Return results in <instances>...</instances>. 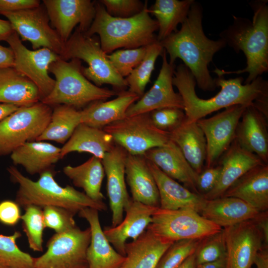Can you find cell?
Wrapping results in <instances>:
<instances>
[{
  "mask_svg": "<svg viewBox=\"0 0 268 268\" xmlns=\"http://www.w3.org/2000/svg\"><path fill=\"white\" fill-rule=\"evenodd\" d=\"M214 80L220 91L210 98H200L191 71L184 64L177 67L172 82L182 98L186 123L197 122L214 112L236 105L254 106L268 117V82L261 76L244 84L242 77L226 79L218 76Z\"/></svg>",
  "mask_w": 268,
  "mask_h": 268,
  "instance_id": "6da1fadb",
  "label": "cell"
},
{
  "mask_svg": "<svg viewBox=\"0 0 268 268\" xmlns=\"http://www.w3.org/2000/svg\"><path fill=\"white\" fill-rule=\"evenodd\" d=\"M202 9L194 1L180 29L160 42L169 55V63L174 65L177 58L193 75L201 90L213 91L216 86L208 70V66L216 53L226 46L221 38H208L202 28Z\"/></svg>",
  "mask_w": 268,
  "mask_h": 268,
  "instance_id": "7a4b0ae2",
  "label": "cell"
},
{
  "mask_svg": "<svg viewBox=\"0 0 268 268\" xmlns=\"http://www.w3.org/2000/svg\"><path fill=\"white\" fill-rule=\"evenodd\" d=\"M268 1L250 2L253 11L252 20L233 15V22L220 33V38L237 53L242 51L246 58V67L235 71L216 68L218 76L248 73L244 83H250L268 70Z\"/></svg>",
  "mask_w": 268,
  "mask_h": 268,
  "instance_id": "3957f363",
  "label": "cell"
},
{
  "mask_svg": "<svg viewBox=\"0 0 268 268\" xmlns=\"http://www.w3.org/2000/svg\"><path fill=\"white\" fill-rule=\"evenodd\" d=\"M148 9L146 0L137 14L125 18L115 17L98 1L95 17L85 33L89 36L98 34L101 47L106 54L121 48L146 47L157 41L154 32L158 29L156 20L150 17Z\"/></svg>",
  "mask_w": 268,
  "mask_h": 268,
  "instance_id": "277c9868",
  "label": "cell"
},
{
  "mask_svg": "<svg viewBox=\"0 0 268 268\" xmlns=\"http://www.w3.org/2000/svg\"><path fill=\"white\" fill-rule=\"evenodd\" d=\"M7 170L11 181L19 185L15 201L23 208L30 205L42 208L55 206L66 208L75 214L86 207L98 211L107 210L103 201H94L71 186L63 187L59 185L55 180L56 173L53 169L41 174L36 181L24 176L14 166H9Z\"/></svg>",
  "mask_w": 268,
  "mask_h": 268,
  "instance_id": "5b68a950",
  "label": "cell"
},
{
  "mask_svg": "<svg viewBox=\"0 0 268 268\" xmlns=\"http://www.w3.org/2000/svg\"><path fill=\"white\" fill-rule=\"evenodd\" d=\"M81 61H65L60 57L49 66V72L55 77L51 92L41 102L50 106L66 105L77 109L97 101H104L119 92L95 85L82 72Z\"/></svg>",
  "mask_w": 268,
  "mask_h": 268,
  "instance_id": "8992f818",
  "label": "cell"
},
{
  "mask_svg": "<svg viewBox=\"0 0 268 268\" xmlns=\"http://www.w3.org/2000/svg\"><path fill=\"white\" fill-rule=\"evenodd\" d=\"M102 49L100 41L89 36L76 27L65 43L64 50L60 58L65 61L77 59L84 61L88 67L82 66L85 77L100 87L104 84L111 85L120 92L128 87L125 78L115 70Z\"/></svg>",
  "mask_w": 268,
  "mask_h": 268,
  "instance_id": "52a82bcc",
  "label": "cell"
},
{
  "mask_svg": "<svg viewBox=\"0 0 268 268\" xmlns=\"http://www.w3.org/2000/svg\"><path fill=\"white\" fill-rule=\"evenodd\" d=\"M53 110L39 102L20 107L0 122V156L10 154L26 142L35 141L48 125Z\"/></svg>",
  "mask_w": 268,
  "mask_h": 268,
  "instance_id": "ba28073f",
  "label": "cell"
},
{
  "mask_svg": "<svg viewBox=\"0 0 268 268\" xmlns=\"http://www.w3.org/2000/svg\"><path fill=\"white\" fill-rule=\"evenodd\" d=\"M147 229L160 239L174 243L203 239L222 228L191 209L168 210L158 207Z\"/></svg>",
  "mask_w": 268,
  "mask_h": 268,
  "instance_id": "9c48e42d",
  "label": "cell"
},
{
  "mask_svg": "<svg viewBox=\"0 0 268 268\" xmlns=\"http://www.w3.org/2000/svg\"><path fill=\"white\" fill-rule=\"evenodd\" d=\"M103 129L111 135L115 144L131 155H143L149 149L164 146L171 140L169 132L155 126L150 113L126 117Z\"/></svg>",
  "mask_w": 268,
  "mask_h": 268,
  "instance_id": "30bf717a",
  "label": "cell"
},
{
  "mask_svg": "<svg viewBox=\"0 0 268 268\" xmlns=\"http://www.w3.org/2000/svg\"><path fill=\"white\" fill-rule=\"evenodd\" d=\"M90 239L89 227L81 230L76 226L56 233L48 240L46 252L34 258V268H88L86 252Z\"/></svg>",
  "mask_w": 268,
  "mask_h": 268,
  "instance_id": "8fae6325",
  "label": "cell"
},
{
  "mask_svg": "<svg viewBox=\"0 0 268 268\" xmlns=\"http://www.w3.org/2000/svg\"><path fill=\"white\" fill-rule=\"evenodd\" d=\"M22 41H29L33 50L46 48L60 57L65 47L56 31L50 24L47 10L43 5L11 12H1Z\"/></svg>",
  "mask_w": 268,
  "mask_h": 268,
  "instance_id": "7c38bea8",
  "label": "cell"
},
{
  "mask_svg": "<svg viewBox=\"0 0 268 268\" xmlns=\"http://www.w3.org/2000/svg\"><path fill=\"white\" fill-rule=\"evenodd\" d=\"M6 42L14 53L13 67L36 85L41 101L54 87L55 80L49 75V67L60 56L46 48L35 50L28 49L15 31Z\"/></svg>",
  "mask_w": 268,
  "mask_h": 268,
  "instance_id": "4fadbf2b",
  "label": "cell"
},
{
  "mask_svg": "<svg viewBox=\"0 0 268 268\" xmlns=\"http://www.w3.org/2000/svg\"><path fill=\"white\" fill-rule=\"evenodd\" d=\"M246 107L241 105L232 106L210 118L197 122L206 141L205 167L216 165L235 140L238 124Z\"/></svg>",
  "mask_w": 268,
  "mask_h": 268,
  "instance_id": "5bb4252c",
  "label": "cell"
},
{
  "mask_svg": "<svg viewBox=\"0 0 268 268\" xmlns=\"http://www.w3.org/2000/svg\"><path fill=\"white\" fill-rule=\"evenodd\" d=\"M223 229L226 250L225 268H252L257 253L265 244L254 219Z\"/></svg>",
  "mask_w": 268,
  "mask_h": 268,
  "instance_id": "9a60e30c",
  "label": "cell"
},
{
  "mask_svg": "<svg viewBox=\"0 0 268 268\" xmlns=\"http://www.w3.org/2000/svg\"><path fill=\"white\" fill-rule=\"evenodd\" d=\"M51 26L64 43L74 27L85 33L95 17V2L90 0H43Z\"/></svg>",
  "mask_w": 268,
  "mask_h": 268,
  "instance_id": "2e32d148",
  "label": "cell"
},
{
  "mask_svg": "<svg viewBox=\"0 0 268 268\" xmlns=\"http://www.w3.org/2000/svg\"><path fill=\"white\" fill-rule=\"evenodd\" d=\"M162 64L158 76L151 88L136 102L131 105L126 117L150 113L164 108H177L184 110L182 98L173 89L174 65L169 63L164 49L161 55Z\"/></svg>",
  "mask_w": 268,
  "mask_h": 268,
  "instance_id": "e0dca14e",
  "label": "cell"
},
{
  "mask_svg": "<svg viewBox=\"0 0 268 268\" xmlns=\"http://www.w3.org/2000/svg\"><path fill=\"white\" fill-rule=\"evenodd\" d=\"M128 153L121 146L114 145L102 159L107 177V192L112 211L111 227L123 219L126 206L131 198L126 183L125 163Z\"/></svg>",
  "mask_w": 268,
  "mask_h": 268,
  "instance_id": "ac0fdd59",
  "label": "cell"
},
{
  "mask_svg": "<svg viewBox=\"0 0 268 268\" xmlns=\"http://www.w3.org/2000/svg\"><path fill=\"white\" fill-rule=\"evenodd\" d=\"M158 207L145 205L131 198L124 211L125 217L115 227H105L104 233L110 243L125 257V244L129 239L139 237L152 221V216Z\"/></svg>",
  "mask_w": 268,
  "mask_h": 268,
  "instance_id": "d6986e66",
  "label": "cell"
},
{
  "mask_svg": "<svg viewBox=\"0 0 268 268\" xmlns=\"http://www.w3.org/2000/svg\"><path fill=\"white\" fill-rule=\"evenodd\" d=\"M221 171L214 188L203 196L210 200L221 197L225 191L239 178L248 171L265 164L255 154L241 147L234 140L220 158Z\"/></svg>",
  "mask_w": 268,
  "mask_h": 268,
  "instance_id": "ffe728a7",
  "label": "cell"
},
{
  "mask_svg": "<svg viewBox=\"0 0 268 268\" xmlns=\"http://www.w3.org/2000/svg\"><path fill=\"white\" fill-rule=\"evenodd\" d=\"M143 155L167 176L182 183L191 191L199 194L197 189L199 174L174 142L170 140L164 146L150 149Z\"/></svg>",
  "mask_w": 268,
  "mask_h": 268,
  "instance_id": "44dd1931",
  "label": "cell"
},
{
  "mask_svg": "<svg viewBox=\"0 0 268 268\" xmlns=\"http://www.w3.org/2000/svg\"><path fill=\"white\" fill-rule=\"evenodd\" d=\"M98 210L89 207L78 212L80 217L87 220L91 231V239L87 250L88 268H120L125 257L111 246L100 225Z\"/></svg>",
  "mask_w": 268,
  "mask_h": 268,
  "instance_id": "7402d4cb",
  "label": "cell"
},
{
  "mask_svg": "<svg viewBox=\"0 0 268 268\" xmlns=\"http://www.w3.org/2000/svg\"><path fill=\"white\" fill-rule=\"evenodd\" d=\"M268 117L254 106L246 108L238 124L235 140L244 149L268 165Z\"/></svg>",
  "mask_w": 268,
  "mask_h": 268,
  "instance_id": "603a6c76",
  "label": "cell"
},
{
  "mask_svg": "<svg viewBox=\"0 0 268 268\" xmlns=\"http://www.w3.org/2000/svg\"><path fill=\"white\" fill-rule=\"evenodd\" d=\"M147 163L158 190L159 208L168 210L191 209L200 214L206 201L202 195L181 185L152 163L147 161Z\"/></svg>",
  "mask_w": 268,
  "mask_h": 268,
  "instance_id": "cb8c5ba5",
  "label": "cell"
},
{
  "mask_svg": "<svg viewBox=\"0 0 268 268\" xmlns=\"http://www.w3.org/2000/svg\"><path fill=\"white\" fill-rule=\"evenodd\" d=\"M221 197L236 198L259 212L268 211V165H260L248 171L235 181Z\"/></svg>",
  "mask_w": 268,
  "mask_h": 268,
  "instance_id": "d4e9b609",
  "label": "cell"
},
{
  "mask_svg": "<svg viewBox=\"0 0 268 268\" xmlns=\"http://www.w3.org/2000/svg\"><path fill=\"white\" fill-rule=\"evenodd\" d=\"M125 177L133 200L152 207H159L157 186L143 155L128 153L125 163Z\"/></svg>",
  "mask_w": 268,
  "mask_h": 268,
  "instance_id": "484cf974",
  "label": "cell"
},
{
  "mask_svg": "<svg viewBox=\"0 0 268 268\" xmlns=\"http://www.w3.org/2000/svg\"><path fill=\"white\" fill-rule=\"evenodd\" d=\"M140 97L126 90L109 101H97L86 106L81 111V122L88 126L103 129L106 126L126 117L129 107Z\"/></svg>",
  "mask_w": 268,
  "mask_h": 268,
  "instance_id": "4316f807",
  "label": "cell"
},
{
  "mask_svg": "<svg viewBox=\"0 0 268 268\" xmlns=\"http://www.w3.org/2000/svg\"><path fill=\"white\" fill-rule=\"evenodd\" d=\"M260 212L243 201L221 197L207 200L200 214L221 228L231 226L255 218Z\"/></svg>",
  "mask_w": 268,
  "mask_h": 268,
  "instance_id": "83f0119b",
  "label": "cell"
},
{
  "mask_svg": "<svg viewBox=\"0 0 268 268\" xmlns=\"http://www.w3.org/2000/svg\"><path fill=\"white\" fill-rule=\"evenodd\" d=\"M61 148L44 141L24 143L10 153L14 165L23 166L30 175L53 169V166L61 159Z\"/></svg>",
  "mask_w": 268,
  "mask_h": 268,
  "instance_id": "f1b7e54d",
  "label": "cell"
},
{
  "mask_svg": "<svg viewBox=\"0 0 268 268\" xmlns=\"http://www.w3.org/2000/svg\"><path fill=\"white\" fill-rule=\"evenodd\" d=\"M146 230L136 239L125 244V260L120 268H155L172 244Z\"/></svg>",
  "mask_w": 268,
  "mask_h": 268,
  "instance_id": "f546056e",
  "label": "cell"
},
{
  "mask_svg": "<svg viewBox=\"0 0 268 268\" xmlns=\"http://www.w3.org/2000/svg\"><path fill=\"white\" fill-rule=\"evenodd\" d=\"M40 101L37 87L28 78L13 67L0 68V103L20 107Z\"/></svg>",
  "mask_w": 268,
  "mask_h": 268,
  "instance_id": "4dcf8cb0",
  "label": "cell"
},
{
  "mask_svg": "<svg viewBox=\"0 0 268 268\" xmlns=\"http://www.w3.org/2000/svg\"><path fill=\"white\" fill-rule=\"evenodd\" d=\"M170 140L180 148L187 161L199 174L204 168L206 156V141L197 122L185 121L169 132Z\"/></svg>",
  "mask_w": 268,
  "mask_h": 268,
  "instance_id": "1f68e13d",
  "label": "cell"
},
{
  "mask_svg": "<svg viewBox=\"0 0 268 268\" xmlns=\"http://www.w3.org/2000/svg\"><path fill=\"white\" fill-rule=\"evenodd\" d=\"M114 145L111 135L103 129L80 124L61 148V159L72 152H87L100 159Z\"/></svg>",
  "mask_w": 268,
  "mask_h": 268,
  "instance_id": "d6a6232c",
  "label": "cell"
},
{
  "mask_svg": "<svg viewBox=\"0 0 268 268\" xmlns=\"http://www.w3.org/2000/svg\"><path fill=\"white\" fill-rule=\"evenodd\" d=\"M63 172L75 186L82 188L90 199L103 201L105 198L101 189L105 171L101 159L92 156L80 165L64 167Z\"/></svg>",
  "mask_w": 268,
  "mask_h": 268,
  "instance_id": "836d02e7",
  "label": "cell"
},
{
  "mask_svg": "<svg viewBox=\"0 0 268 268\" xmlns=\"http://www.w3.org/2000/svg\"><path fill=\"white\" fill-rule=\"evenodd\" d=\"M194 0H156L148 9L156 18L158 25L157 40L160 42L177 31L179 24L187 18Z\"/></svg>",
  "mask_w": 268,
  "mask_h": 268,
  "instance_id": "e575fe53",
  "label": "cell"
},
{
  "mask_svg": "<svg viewBox=\"0 0 268 268\" xmlns=\"http://www.w3.org/2000/svg\"><path fill=\"white\" fill-rule=\"evenodd\" d=\"M81 123L80 110L66 105L55 106L48 125L35 141L65 143Z\"/></svg>",
  "mask_w": 268,
  "mask_h": 268,
  "instance_id": "d590c367",
  "label": "cell"
},
{
  "mask_svg": "<svg viewBox=\"0 0 268 268\" xmlns=\"http://www.w3.org/2000/svg\"><path fill=\"white\" fill-rule=\"evenodd\" d=\"M145 55L140 63L126 77L128 91L136 94L140 98L144 94L145 87L149 82L158 56H161L163 48L157 41L146 47Z\"/></svg>",
  "mask_w": 268,
  "mask_h": 268,
  "instance_id": "8d00e7d4",
  "label": "cell"
},
{
  "mask_svg": "<svg viewBox=\"0 0 268 268\" xmlns=\"http://www.w3.org/2000/svg\"><path fill=\"white\" fill-rule=\"evenodd\" d=\"M24 209L25 211L21 220L29 248L35 252H42L43 232L46 228L43 209L34 205H28Z\"/></svg>",
  "mask_w": 268,
  "mask_h": 268,
  "instance_id": "74e56055",
  "label": "cell"
},
{
  "mask_svg": "<svg viewBox=\"0 0 268 268\" xmlns=\"http://www.w3.org/2000/svg\"><path fill=\"white\" fill-rule=\"evenodd\" d=\"M21 237L18 231L10 235L0 234V261L10 268H34V257L20 250L16 243Z\"/></svg>",
  "mask_w": 268,
  "mask_h": 268,
  "instance_id": "f35d334b",
  "label": "cell"
},
{
  "mask_svg": "<svg viewBox=\"0 0 268 268\" xmlns=\"http://www.w3.org/2000/svg\"><path fill=\"white\" fill-rule=\"evenodd\" d=\"M226 251L222 228L220 231L201 239L195 252L196 266L225 258Z\"/></svg>",
  "mask_w": 268,
  "mask_h": 268,
  "instance_id": "ab89813d",
  "label": "cell"
},
{
  "mask_svg": "<svg viewBox=\"0 0 268 268\" xmlns=\"http://www.w3.org/2000/svg\"><path fill=\"white\" fill-rule=\"evenodd\" d=\"M201 239H189L173 243L164 252L155 268H178L194 253Z\"/></svg>",
  "mask_w": 268,
  "mask_h": 268,
  "instance_id": "60d3db41",
  "label": "cell"
},
{
  "mask_svg": "<svg viewBox=\"0 0 268 268\" xmlns=\"http://www.w3.org/2000/svg\"><path fill=\"white\" fill-rule=\"evenodd\" d=\"M146 47L118 50L107 54V56L115 70L125 78L142 61L145 55Z\"/></svg>",
  "mask_w": 268,
  "mask_h": 268,
  "instance_id": "b9f144b4",
  "label": "cell"
},
{
  "mask_svg": "<svg viewBox=\"0 0 268 268\" xmlns=\"http://www.w3.org/2000/svg\"><path fill=\"white\" fill-rule=\"evenodd\" d=\"M46 227L52 229L56 233H62L75 227L74 219L75 213L66 208L55 206L43 208Z\"/></svg>",
  "mask_w": 268,
  "mask_h": 268,
  "instance_id": "7bdbcfd3",
  "label": "cell"
},
{
  "mask_svg": "<svg viewBox=\"0 0 268 268\" xmlns=\"http://www.w3.org/2000/svg\"><path fill=\"white\" fill-rule=\"evenodd\" d=\"M151 119L158 129L170 132L185 120L183 110L177 108H164L150 113Z\"/></svg>",
  "mask_w": 268,
  "mask_h": 268,
  "instance_id": "ee69618b",
  "label": "cell"
},
{
  "mask_svg": "<svg viewBox=\"0 0 268 268\" xmlns=\"http://www.w3.org/2000/svg\"><path fill=\"white\" fill-rule=\"evenodd\" d=\"M111 16L118 18H129L140 12L144 6L139 0H100L98 1Z\"/></svg>",
  "mask_w": 268,
  "mask_h": 268,
  "instance_id": "f6af8a7d",
  "label": "cell"
},
{
  "mask_svg": "<svg viewBox=\"0 0 268 268\" xmlns=\"http://www.w3.org/2000/svg\"><path fill=\"white\" fill-rule=\"evenodd\" d=\"M221 166L217 165L205 167L198 175L197 189L202 196L211 191L216 186L219 178Z\"/></svg>",
  "mask_w": 268,
  "mask_h": 268,
  "instance_id": "bcb514c9",
  "label": "cell"
},
{
  "mask_svg": "<svg viewBox=\"0 0 268 268\" xmlns=\"http://www.w3.org/2000/svg\"><path fill=\"white\" fill-rule=\"evenodd\" d=\"M20 206L15 201L4 200L0 202V222L4 225L13 226L21 219Z\"/></svg>",
  "mask_w": 268,
  "mask_h": 268,
  "instance_id": "7dc6e473",
  "label": "cell"
},
{
  "mask_svg": "<svg viewBox=\"0 0 268 268\" xmlns=\"http://www.w3.org/2000/svg\"><path fill=\"white\" fill-rule=\"evenodd\" d=\"M40 4L39 0H0V12L35 7Z\"/></svg>",
  "mask_w": 268,
  "mask_h": 268,
  "instance_id": "c3c4849f",
  "label": "cell"
},
{
  "mask_svg": "<svg viewBox=\"0 0 268 268\" xmlns=\"http://www.w3.org/2000/svg\"><path fill=\"white\" fill-rule=\"evenodd\" d=\"M14 53L11 48L0 44V68L13 67Z\"/></svg>",
  "mask_w": 268,
  "mask_h": 268,
  "instance_id": "681fc988",
  "label": "cell"
},
{
  "mask_svg": "<svg viewBox=\"0 0 268 268\" xmlns=\"http://www.w3.org/2000/svg\"><path fill=\"white\" fill-rule=\"evenodd\" d=\"M260 230H261L265 239V243H268V211L260 212L253 219Z\"/></svg>",
  "mask_w": 268,
  "mask_h": 268,
  "instance_id": "f907efd6",
  "label": "cell"
},
{
  "mask_svg": "<svg viewBox=\"0 0 268 268\" xmlns=\"http://www.w3.org/2000/svg\"><path fill=\"white\" fill-rule=\"evenodd\" d=\"M257 268H268V246L264 244L257 253L254 261Z\"/></svg>",
  "mask_w": 268,
  "mask_h": 268,
  "instance_id": "816d5d0a",
  "label": "cell"
},
{
  "mask_svg": "<svg viewBox=\"0 0 268 268\" xmlns=\"http://www.w3.org/2000/svg\"><path fill=\"white\" fill-rule=\"evenodd\" d=\"M14 30L8 20L0 19V41L8 39Z\"/></svg>",
  "mask_w": 268,
  "mask_h": 268,
  "instance_id": "f5cc1de1",
  "label": "cell"
},
{
  "mask_svg": "<svg viewBox=\"0 0 268 268\" xmlns=\"http://www.w3.org/2000/svg\"><path fill=\"white\" fill-rule=\"evenodd\" d=\"M19 107L0 103V122L18 109Z\"/></svg>",
  "mask_w": 268,
  "mask_h": 268,
  "instance_id": "db71d44e",
  "label": "cell"
},
{
  "mask_svg": "<svg viewBox=\"0 0 268 268\" xmlns=\"http://www.w3.org/2000/svg\"><path fill=\"white\" fill-rule=\"evenodd\" d=\"M225 258L214 262L203 263L196 266V268H225Z\"/></svg>",
  "mask_w": 268,
  "mask_h": 268,
  "instance_id": "11a10c76",
  "label": "cell"
},
{
  "mask_svg": "<svg viewBox=\"0 0 268 268\" xmlns=\"http://www.w3.org/2000/svg\"><path fill=\"white\" fill-rule=\"evenodd\" d=\"M195 253L189 256L178 268H196Z\"/></svg>",
  "mask_w": 268,
  "mask_h": 268,
  "instance_id": "9f6ffc18",
  "label": "cell"
},
{
  "mask_svg": "<svg viewBox=\"0 0 268 268\" xmlns=\"http://www.w3.org/2000/svg\"><path fill=\"white\" fill-rule=\"evenodd\" d=\"M0 268H10L4 263L0 261Z\"/></svg>",
  "mask_w": 268,
  "mask_h": 268,
  "instance_id": "6f0895ef",
  "label": "cell"
}]
</instances>
